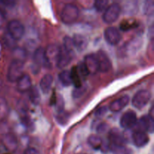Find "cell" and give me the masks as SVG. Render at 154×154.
Listing matches in <instances>:
<instances>
[{"label":"cell","instance_id":"1","mask_svg":"<svg viewBox=\"0 0 154 154\" xmlns=\"http://www.w3.org/2000/svg\"><path fill=\"white\" fill-rule=\"evenodd\" d=\"M24 63L22 60L16 59L14 60L9 65L8 69L7 78L10 82H17L23 75Z\"/></svg>","mask_w":154,"mask_h":154},{"label":"cell","instance_id":"2","mask_svg":"<svg viewBox=\"0 0 154 154\" xmlns=\"http://www.w3.org/2000/svg\"><path fill=\"white\" fill-rule=\"evenodd\" d=\"M79 17V9L72 3L66 4L61 12V20L65 24H72Z\"/></svg>","mask_w":154,"mask_h":154},{"label":"cell","instance_id":"3","mask_svg":"<svg viewBox=\"0 0 154 154\" xmlns=\"http://www.w3.org/2000/svg\"><path fill=\"white\" fill-rule=\"evenodd\" d=\"M121 12V7L118 3H112L108 6L104 11L102 19L105 23L108 24L113 23L118 19Z\"/></svg>","mask_w":154,"mask_h":154},{"label":"cell","instance_id":"4","mask_svg":"<svg viewBox=\"0 0 154 154\" xmlns=\"http://www.w3.org/2000/svg\"><path fill=\"white\" fill-rule=\"evenodd\" d=\"M60 51V47L56 44H51L45 48V56L47 63V68H51L54 65H57Z\"/></svg>","mask_w":154,"mask_h":154},{"label":"cell","instance_id":"5","mask_svg":"<svg viewBox=\"0 0 154 154\" xmlns=\"http://www.w3.org/2000/svg\"><path fill=\"white\" fill-rule=\"evenodd\" d=\"M8 33L15 41L20 40L25 34L23 24L17 20H12L8 24Z\"/></svg>","mask_w":154,"mask_h":154},{"label":"cell","instance_id":"6","mask_svg":"<svg viewBox=\"0 0 154 154\" xmlns=\"http://www.w3.org/2000/svg\"><path fill=\"white\" fill-rule=\"evenodd\" d=\"M151 99V93L147 90H141L137 92L133 96L132 104L135 108L141 109L147 105L149 101Z\"/></svg>","mask_w":154,"mask_h":154},{"label":"cell","instance_id":"7","mask_svg":"<svg viewBox=\"0 0 154 154\" xmlns=\"http://www.w3.org/2000/svg\"><path fill=\"white\" fill-rule=\"evenodd\" d=\"M134 127H135V131H142L144 132H147L149 133H153L154 130L153 117L150 114L143 116L139 120L137 121Z\"/></svg>","mask_w":154,"mask_h":154},{"label":"cell","instance_id":"8","mask_svg":"<svg viewBox=\"0 0 154 154\" xmlns=\"http://www.w3.org/2000/svg\"><path fill=\"white\" fill-rule=\"evenodd\" d=\"M96 57L97 59L98 65H99V72L105 73L111 70V66H112L111 62L105 51H99L96 54Z\"/></svg>","mask_w":154,"mask_h":154},{"label":"cell","instance_id":"9","mask_svg":"<svg viewBox=\"0 0 154 154\" xmlns=\"http://www.w3.org/2000/svg\"><path fill=\"white\" fill-rule=\"evenodd\" d=\"M137 121H138V119H137V115L135 111H128L124 113V114L121 117L120 124V126L123 129H130L134 128Z\"/></svg>","mask_w":154,"mask_h":154},{"label":"cell","instance_id":"10","mask_svg":"<svg viewBox=\"0 0 154 154\" xmlns=\"http://www.w3.org/2000/svg\"><path fill=\"white\" fill-rule=\"evenodd\" d=\"M104 36L105 41L111 45H117L122 38L118 29L114 26H109L105 29Z\"/></svg>","mask_w":154,"mask_h":154},{"label":"cell","instance_id":"11","mask_svg":"<svg viewBox=\"0 0 154 154\" xmlns=\"http://www.w3.org/2000/svg\"><path fill=\"white\" fill-rule=\"evenodd\" d=\"M108 140H109V144H114V145H125L126 143V139L124 135L117 128H114L109 131Z\"/></svg>","mask_w":154,"mask_h":154},{"label":"cell","instance_id":"12","mask_svg":"<svg viewBox=\"0 0 154 154\" xmlns=\"http://www.w3.org/2000/svg\"><path fill=\"white\" fill-rule=\"evenodd\" d=\"M83 63L89 74L94 75L99 72V65L95 54H89L86 56Z\"/></svg>","mask_w":154,"mask_h":154},{"label":"cell","instance_id":"13","mask_svg":"<svg viewBox=\"0 0 154 154\" xmlns=\"http://www.w3.org/2000/svg\"><path fill=\"white\" fill-rule=\"evenodd\" d=\"M129 96H123L120 97L119 99H116V100L113 101L109 105V108L108 109L110 110L112 112H119L121 110H123V108L126 106H127L128 104L129 103Z\"/></svg>","mask_w":154,"mask_h":154},{"label":"cell","instance_id":"14","mask_svg":"<svg viewBox=\"0 0 154 154\" xmlns=\"http://www.w3.org/2000/svg\"><path fill=\"white\" fill-rule=\"evenodd\" d=\"M132 141L137 147H143L149 142L148 135L142 131H134L132 135Z\"/></svg>","mask_w":154,"mask_h":154},{"label":"cell","instance_id":"15","mask_svg":"<svg viewBox=\"0 0 154 154\" xmlns=\"http://www.w3.org/2000/svg\"><path fill=\"white\" fill-rule=\"evenodd\" d=\"M141 45H142V41L140 38H134L132 40L128 42V43L123 45V53L127 55L135 54L140 49Z\"/></svg>","mask_w":154,"mask_h":154},{"label":"cell","instance_id":"16","mask_svg":"<svg viewBox=\"0 0 154 154\" xmlns=\"http://www.w3.org/2000/svg\"><path fill=\"white\" fill-rule=\"evenodd\" d=\"M72 58H73V56L71 55L69 52H67L63 48V47H60V54H59L58 60H57L56 66L60 69H63L71 63Z\"/></svg>","mask_w":154,"mask_h":154},{"label":"cell","instance_id":"17","mask_svg":"<svg viewBox=\"0 0 154 154\" xmlns=\"http://www.w3.org/2000/svg\"><path fill=\"white\" fill-rule=\"evenodd\" d=\"M2 144L6 150L14 152L17 148V140L14 135L11 133H8L3 136Z\"/></svg>","mask_w":154,"mask_h":154},{"label":"cell","instance_id":"18","mask_svg":"<svg viewBox=\"0 0 154 154\" xmlns=\"http://www.w3.org/2000/svg\"><path fill=\"white\" fill-rule=\"evenodd\" d=\"M32 87L31 78L26 74H23L21 78L17 81V90L20 93L29 91Z\"/></svg>","mask_w":154,"mask_h":154},{"label":"cell","instance_id":"19","mask_svg":"<svg viewBox=\"0 0 154 154\" xmlns=\"http://www.w3.org/2000/svg\"><path fill=\"white\" fill-rule=\"evenodd\" d=\"M72 42L75 49L78 50L79 52L84 51L88 45V40L81 34H75L72 38Z\"/></svg>","mask_w":154,"mask_h":154},{"label":"cell","instance_id":"20","mask_svg":"<svg viewBox=\"0 0 154 154\" xmlns=\"http://www.w3.org/2000/svg\"><path fill=\"white\" fill-rule=\"evenodd\" d=\"M34 63L38 66H45L47 68V63L45 60V49L43 48H38L35 50L33 54Z\"/></svg>","mask_w":154,"mask_h":154},{"label":"cell","instance_id":"21","mask_svg":"<svg viewBox=\"0 0 154 154\" xmlns=\"http://www.w3.org/2000/svg\"><path fill=\"white\" fill-rule=\"evenodd\" d=\"M53 81H54V78L50 74H47L43 78H42L40 81V88L44 93H48L51 89Z\"/></svg>","mask_w":154,"mask_h":154},{"label":"cell","instance_id":"22","mask_svg":"<svg viewBox=\"0 0 154 154\" xmlns=\"http://www.w3.org/2000/svg\"><path fill=\"white\" fill-rule=\"evenodd\" d=\"M87 142L94 150H100L103 143V140L99 135H91L87 138Z\"/></svg>","mask_w":154,"mask_h":154},{"label":"cell","instance_id":"23","mask_svg":"<svg viewBox=\"0 0 154 154\" xmlns=\"http://www.w3.org/2000/svg\"><path fill=\"white\" fill-rule=\"evenodd\" d=\"M9 105L5 99L3 97H0V122L4 120L8 116Z\"/></svg>","mask_w":154,"mask_h":154},{"label":"cell","instance_id":"24","mask_svg":"<svg viewBox=\"0 0 154 154\" xmlns=\"http://www.w3.org/2000/svg\"><path fill=\"white\" fill-rule=\"evenodd\" d=\"M109 150L113 154H131L132 150L125 145H114L109 144Z\"/></svg>","mask_w":154,"mask_h":154},{"label":"cell","instance_id":"25","mask_svg":"<svg viewBox=\"0 0 154 154\" xmlns=\"http://www.w3.org/2000/svg\"><path fill=\"white\" fill-rule=\"evenodd\" d=\"M29 100L33 105H39L41 101L40 93H39L38 90L36 87H32L30 90H29Z\"/></svg>","mask_w":154,"mask_h":154},{"label":"cell","instance_id":"26","mask_svg":"<svg viewBox=\"0 0 154 154\" xmlns=\"http://www.w3.org/2000/svg\"><path fill=\"white\" fill-rule=\"evenodd\" d=\"M59 79H60L62 84L65 87H69L72 84L70 71L69 70H64L60 72V75H59Z\"/></svg>","mask_w":154,"mask_h":154},{"label":"cell","instance_id":"27","mask_svg":"<svg viewBox=\"0 0 154 154\" xmlns=\"http://www.w3.org/2000/svg\"><path fill=\"white\" fill-rule=\"evenodd\" d=\"M71 73V78H72V84H74L75 88H79L82 86V82H81V77H80L79 74H78V69H77L76 66L72 67V70L70 71Z\"/></svg>","mask_w":154,"mask_h":154},{"label":"cell","instance_id":"28","mask_svg":"<svg viewBox=\"0 0 154 154\" xmlns=\"http://www.w3.org/2000/svg\"><path fill=\"white\" fill-rule=\"evenodd\" d=\"M138 22L136 20H123L120 23V29L123 30V31H129V30L138 26Z\"/></svg>","mask_w":154,"mask_h":154},{"label":"cell","instance_id":"29","mask_svg":"<svg viewBox=\"0 0 154 154\" xmlns=\"http://www.w3.org/2000/svg\"><path fill=\"white\" fill-rule=\"evenodd\" d=\"M63 47L67 52H69L71 55L74 57V55H75V47H74L72 38L69 37V36H66L63 39Z\"/></svg>","mask_w":154,"mask_h":154},{"label":"cell","instance_id":"30","mask_svg":"<svg viewBox=\"0 0 154 154\" xmlns=\"http://www.w3.org/2000/svg\"><path fill=\"white\" fill-rule=\"evenodd\" d=\"M21 123H23L24 126L27 129H30L32 130L34 129V123L32 121L31 118L29 116L26 114H24L21 115Z\"/></svg>","mask_w":154,"mask_h":154},{"label":"cell","instance_id":"31","mask_svg":"<svg viewBox=\"0 0 154 154\" xmlns=\"http://www.w3.org/2000/svg\"><path fill=\"white\" fill-rule=\"evenodd\" d=\"M108 0H96L94 2V8L98 12H103L108 8Z\"/></svg>","mask_w":154,"mask_h":154},{"label":"cell","instance_id":"32","mask_svg":"<svg viewBox=\"0 0 154 154\" xmlns=\"http://www.w3.org/2000/svg\"><path fill=\"white\" fill-rule=\"evenodd\" d=\"M69 118V114L65 112L64 111H60V112H57V120L60 124L66 125V123H68Z\"/></svg>","mask_w":154,"mask_h":154},{"label":"cell","instance_id":"33","mask_svg":"<svg viewBox=\"0 0 154 154\" xmlns=\"http://www.w3.org/2000/svg\"><path fill=\"white\" fill-rule=\"evenodd\" d=\"M144 13L145 14L153 15L154 11V2L153 1H147L144 4Z\"/></svg>","mask_w":154,"mask_h":154},{"label":"cell","instance_id":"34","mask_svg":"<svg viewBox=\"0 0 154 154\" xmlns=\"http://www.w3.org/2000/svg\"><path fill=\"white\" fill-rule=\"evenodd\" d=\"M58 96V97H57L56 101L54 103L55 104L56 109H57V112H60V111H64V110H63V108H64V100H63L61 95H59V96Z\"/></svg>","mask_w":154,"mask_h":154},{"label":"cell","instance_id":"35","mask_svg":"<svg viewBox=\"0 0 154 154\" xmlns=\"http://www.w3.org/2000/svg\"><path fill=\"white\" fill-rule=\"evenodd\" d=\"M86 90H87V87H84V86H81L79 88H75L74 89L73 92H72V96L75 99H78L80 98L81 96H82V95L85 93Z\"/></svg>","mask_w":154,"mask_h":154},{"label":"cell","instance_id":"36","mask_svg":"<svg viewBox=\"0 0 154 154\" xmlns=\"http://www.w3.org/2000/svg\"><path fill=\"white\" fill-rule=\"evenodd\" d=\"M77 69H78V74H79L80 77H83V78H86L87 75H89L88 72H87V69H86L85 66H84V63H80L78 66H76Z\"/></svg>","mask_w":154,"mask_h":154},{"label":"cell","instance_id":"37","mask_svg":"<svg viewBox=\"0 0 154 154\" xmlns=\"http://www.w3.org/2000/svg\"><path fill=\"white\" fill-rule=\"evenodd\" d=\"M108 125L105 123H101L96 127V132L98 134H104L108 131Z\"/></svg>","mask_w":154,"mask_h":154},{"label":"cell","instance_id":"38","mask_svg":"<svg viewBox=\"0 0 154 154\" xmlns=\"http://www.w3.org/2000/svg\"><path fill=\"white\" fill-rule=\"evenodd\" d=\"M14 39L8 33V34H5V43L7 45L8 47H10V48L14 47L15 42H14Z\"/></svg>","mask_w":154,"mask_h":154},{"label":"cell","instance_id":"39","mask_svg":"<svg viewBox=\"0 0 154 154\" xmlns=\"http://www.w3.org/2000/svg\"><path fill=\"white\" fill-rule=\"evenodd\" d=\"M107 111H108V108H107L106 106L101 107L100 108H99V109L96 111V116H97V117H102V116H104L105 114H106Z\"/></svg>","mask_w":154,"mask_h":154},{"label":"cell","instance_id":"40","mask_svg":"<svg viewBox=\"0 0 154 154\" xmlns=\"http://www.w3.org/2000/svg\"><path fill=\"white\" fill-rule=\"evenodd\" d=\"M24 154H39V153L34 147H28L24 151Z\"/></svg>","mask_w":154,"mask_h":154},{"label":"cell","instance_id":"41","mask_svg":"<svg viewBox=\"0 0 154 154\" xmlns=\"http://www.w3.org/2000/svg\"><path fill=\"white\" fill-rule=\"evenodd\" d=\"M4 20H5V16H4V14H3L2 12L0 11V28L2 26Z\"/></svg>","mask_w":154,"mask_h":154},{"label":"cell","instance_id":"42","mask_svg":"<svg viewBox=\"0 0 154 154\" xmlns=\"http://www.w3.org/2000/svg\"><path fill=\"white\" fill-rule=\"evenodd\" d=\"M80 154H84V153H80Z\"/></svg>","mask_w":154,"mask_h":154},{"label":"cell","instance_id":"43","mask_svg":"<svg viewBox=\"0 0 154 154\" xmlns=\"http://www.w3.org/2000/svg\"><path fill=\"white\" fill-rule=\"evenodd\" d=\"M5 154H9V153H5Z\"/></svg>","mask_w":154,"mask_h":154}]
</instances>
